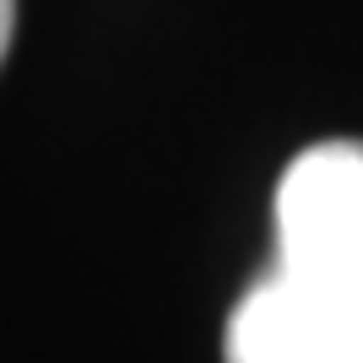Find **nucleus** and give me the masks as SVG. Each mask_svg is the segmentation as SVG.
Returning a JSON list of instances; mask_svg holds the SVG:
<instances>
[{"instance_id":"1","label":"nucleus","mask_w":363,"mask_h":363,"mask_svg":"<svg viewBox=\"0 0 363 363\" xmlns=\"http://www.w3.org/2000/svg\"><path fill=\"white\" fill-rule=\"evenodd\" d=\"M272 217V266L233 303L223 363H363V141L303 147Z\"/></svg>"},{"instance_id":"2","label":"nucleus","mask_w":363,"mask_h":363,"mask_svg":"<svg viewBox=\"0 0 363 363\" xmlns=\"http://www.w3.org/2000/svg\"><path fill=\"white\" fill-rule=\"evenodd\" d=\"M11 28H16V0H0V60L11 49Z\"/></svg>"}]
</instances>
